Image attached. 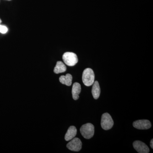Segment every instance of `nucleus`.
Instances as JSON below:
<instances>
[{
    "mask_svg": "<svg viewBox=\"0 0 153 153\" xmlns=\"http://www.w3.org/2000/svg\"><path fill=\"white\" fill-rule=\"evenodd\" d=\"M133 126L135 128L138 129L146 130L150 128L152 124L149 120H141L134 122Z\"/></svg>",
    "mask_w": 153,
    "mask_h": 153,
    "instance_id": "obj_6",
    "label": "nucleus"
},
{
    "mask_svg": "<svg viewBox=\"0 0 153 153\" xmlns=\"http://www.w3.org/2000/svg\"><path fill=\"white\" fill-rule=\"evenodd\" d=\"M62 58L64 63L67 66H75L78 61L77 55L73 52H65Z\"/></svg>",
    "mask_w": 153,
    "mask_h": 153,
    "instance_id": "obj_3",
    "label": "nucleus"
},
{
    "mask_svg": "<svg viewBox=\"0 0 153 153\" xmlns=\"http://www.w3.org/2000/svg\"><path fill=\"white\" fill-rule=\"evenodd\" d=\"M114 121L110 115L108 113L103 114L102 116L101 126L105 130H108L112 128Z\"/></svg>",
    "mask_w": 153,
    "mask_h": 153,
    "instance_id": "obj_4",
    "label": "nucleus"
},
{
    "mask_svg": "<svg viewBox=\"0 0 153 153\" xmlns=\"http://www.w3.org/2000/svg\"><path fill=\"white\" fill-rule=\"evenodd\" d=\"M94 77L95 76L93 70L90 68H85L82 73V82L86 86H90L93 84Z\"/></svg>",
    "mask_w": 153,
    "mask_h": 153,
    "instance_id": "obj_1",
    "label": "nucleus"
},
{
    "mask_svg": "<svg viewBox=\"0 0 153 153\" xmlns=\"http://www.w3.org/2000/svg\"><path fill=\"white\" fill-rule=\"evenodd\" d=\"M91 93L94 98L97 99L99 97L100 94V88L98 81H95L94 82Z\"/></svg>",
    "mask_w": 153,
    "mask_h": 153,
    "instance_id": "obj_10",
    "label": "nucleus"
},
{
    "mask_svg": "<svg viewBox=\"0 0 153 153\" xmlns=\"http://www.w3.org/2000/svg\"><path fill=\"white\" fill-rule=\"evenodd\" d=\"M72 76L71 74H67L66 75H62L59 78V81L62 84L67 86H70L72 83Z\"/></svg>",
    "mask_w": 153,
    "mask_h": 153,
    "instance_id": "obj_11",
    "label": "nucleus"
},
{
    "mask_svg": "<svg viewBox=\"0 0 153 153\" xmlns=\"http://www.w3.org/2000/svg\"><path fill=\"white\" fill-rule=\"evenodd\" d=\"M66 71V67L62 61H57L54 69L55 74L63 73Z\"/></svg>",
    "mask_w": 153,
    "mask_h": 153,
    "instance_id": "obj_12",
    "label": "nucleus"
},
{
    "mask_svg": "<svg viewBox=\"0 0 153 153\" xmlns=\"http://www.w3.org/2000/svg\"><path fill=\"white\" fill-rule=\"evenodd\" d=\"M8 31V28L6 26L0 25V33L5 34Z\"/></svg>",
    "mask_w": 153,
    "mask_h": 153,
    "instance_id": "obj_13",
    "label": "nucleus"
},
{
    "mask_svg": "<svg viewBox=\"0 0 153 153\" xmlns=\"http://www.w3.org/2000/svg\"><path fill=\"white\" fill-rule=\"evenodd\" d=\"M133 147L139 153H149V149L144 143L140 141H135L133 143Z\"/></svg>",
    "mask_w": 153,
    "mask_h": 153,
    "instance_id": "obj_7",
    "label": "nucleus"
},
{
    "mask_svg": "<svg viewBox=\"0 0 153 153\" xmlns=\"http://www.w3.org/2000/svg\"><path fill=\"white\" fill-rule=\"evenodd\" d=\"M77 133V130L74 126L69 127L67 130V132L65 134V140L66 141L71 140L76 136Z\"/></svg>",
    "mask_w": 153,
    "mask_h": 153,
    "instance_id": "obj_8",
    "label": "nucleus"
},
{
    "mask_svg": "<svg viewBox=\"0 0 153 153\" xmlns=\"http://www.w3.org/2000/svg\"><path fill=\"white\" fill-rule=\"evenodd\" d=\"M153 140L152 139V140H151V142H150L151 147L152 148V149H153Z\"/></svg>",
    "mask_w": 153,
    "mask_h": 153,
    "instance_id": "obj_14",
    "label": "nucleus"
},
{
    "mask_svg": "<svg viewBox=\"0 0 153 153\" xmlns=\"http://www.w3.org/2000/svg\"><path fill=\"white\" fill-rule=\"evenodd\" d=\"M8 1H11V0H8Z\"/></svg>",
    "mask_w": 153,
    "mask_h": 153,
    "instance_id": "obj_16",
    "label": "nucleus"
},
{
    "mask_svg": "<svg viewBox=\"0 0 153 153\" xmlns=\"http://www.w3.org/2000/svg\"><path fill=\"white\" fill-rule=\"evenodd\" d=\"M2 21L1 20V19H0V25H1V23Z\"/></svg>",
    "mask_w": 153,
    "mask_h": 153,
    "instance_id": "obj_15",
    "label": "nucleus"
},
{
    "mask_svg": "<svg viewBox=\"0 0 153 153\" xmlns=\"http://www.w3.org/2000/svg\"><path fill=\"white\" fill-rule=\"evenodd\" d=\"M81 85L78 82H74L72 88V97L74 100H77L79 98V94L81 92Z\"/></svg>",
    "mask_w": 153,
    "mask_h": 153,
    "instance_id": "obj_9",
    "label": "nucleus"
},
{
    "mask_svg": "<svg viewBox=\"0 0 153 153\" xmlns=\"http://www.w3.org/2000/svg\"><path fill=\"white\" fill-rule=\"evenodd\" d=\"M80 132L83 137L89 139L92 138L94 135V126L90 123L85 124L80 128Z\"/></svg>",
    "mask_w": 153,
    "mask_h": 153,
    "instance_id": "obj_2",
    "label": "nucleus"
},
{
    "mask_svg": "<svg viewBox=\"0 0 153 153\" xmlns=\"http://www.w3.org/2000/svg\"><path fill=\"white\" fill-rule=\"evenodd\" d=\"M82 143L78 138H74L67 144L68 149L73 152H79L82 148Z\"/></svg>",
    "mask_w": 153,
    "mask_h": 153,
    "instance_id": "obj_5",
    "label": "nucleus"
}]
</instances>
